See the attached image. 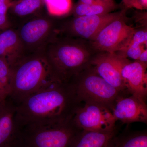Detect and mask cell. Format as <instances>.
Listing matches in <instances>:
<instances>
[{
    "mask_svg": "<svg viewBox=\"0 0 147 147\" xmlns=\"http://www.w3.org/2000/svg\"><path fill=\"white\" fill-rule=\"evenodd\" d=\"M12 147H69L81 131L72 119L18 126Z\"/></svg>",
    "mask_w": 147,
    "mask_h": 147,
    "instance_id": "cell-4",
    "label": "cell"
},
{
    "mask_svg": "<svg viewBox=\"0 0 147 147\" xmlns=\"http://www.w3.org/2000/svg\"><path fill=\"white\" fill-rule=\"evenodd\" d=\"M91 65L101 78L124 96L129 94L115 63L114 54L98 52L92 60Z\"/></svg>",
    "mask_w": 147,
    "mask_h": 147,
    "instance_id": "cell-12",
    "label": "cell"
},
{
    "mask_svg": "<svg viewBox=\"0 0 147 147\" xmlns=\"http://www.w3.org/2000/svg\"><path fill=\"white\" fill-rule=\"evenodd\" d=\"M53 71L61 82H70L91 65L98 52L90 41L57 35L43 50Z\"/></svg>",
    "mask_w": 147,
    "mask_h": 147,
    "instance_id": "cell-2",
    "label": "cell"
},
{
    "mask_svg": "<svg viewBox=\"0 0 147 147\" xmlns=\"http://www.w3.org/2000/svg\"><path fill=\"white\" fill-rule=\"evenodd\" d=\"M44 5V0H15L12 1L8 11L20 18L30 16Z\"/></svg>",
    "mask_w": 147,
    "mask_h": 147,
    "instance_id": "cell-17",
    "label": "cell"
},
{
    "mask_svg": "<svg viewBox=\"0 0 147 147\" xmlns=\"http://www.w3.org/2000/svg\"><path fill=\"white\" fill-rule=\"evenodd\" d=\"M126 15L107 25L90 41L98 52L115 54L123 52L131 42L137 29L127 24Z\"/></svg>",
    "mask_w": 147,
    "mask_h": 147,
    "instance_id": "cell-8",
    "label": "cell"
},
{
    "mask_svg": "<svg viewBox=\"0 0 147 147\" xmlns=\"http://www.w3.org/2000/svg\"><path fill=\"white\" fill-rule=\"evenodd\" d=\"M127 7H133L143 10L147 8V0H130L126 5Z\"/></svg>",
    "mask_w": 147,
    "mask_h": 147,
    "instance_id": "cell-22",
    "label": "cell"
},
{
    "mask_svg": "<svg viewBox=\"0 0 147 147\" xmlns=\"http://www.w3.org/2000/svg\"><path fill=\"white\" fill-rule=\"evenodd\" d=\"M100 1L108 3L111 4H116L114 0H100Z\"/></svg>",
    "mask_w": 147,
    "mask_h": 147,
    "instance_id": "cell-25",
    "label": "cell"
},
{
    "mask_svg": "<svg viewBox=\"0 0 147 147\" xmlns=\"http://www.w3.org/2000/svg\"><path fill=\"white\" fill-rule=\"evenodd\" d=\"M116 147H147L146 130L133 131L118 136Z\"/></svg>",
    "mask_w": 147,
    "mask_h": 147,
    "instance_id": "cell-18",
    "label": "cell"
},
{
    "mask_svg": "<svg viewBox=\"0 0 147 147\" xmlns=\"http://www.w3.org/2000/svg\"><path fill=\"white\" fill-rule=\"evenodd\" d=\"M10 68L8 98L15 105L30 95L61 82L55 75L42 51L25 54Z\"/></svg>",
    "mask_w": 147,
    "mask_h": 147,
    "instance_id": "cell-3",
    "label": "cell"
},
{
    "mask_svg": "<svg viewBox=\"0 0 147 147\" xmlns=\"http://www.w3.org/2000/svg\"><path fill=\"white\" fill-rule=\"evenodd\" d=\"M117 7V4H111L98 0L95 3L87 6L85 16H93L111 13L115 10Z\"/></svg>",
    "mask_w": 147,
    "mask_h": 147,
    "instance_id": "cell-21",
    "label": "cell"
},
{
    "mask_svg": "<svg viewBox=\"0 0 147 147\" xmlns=\"http://www.w3.org/2000/svg\"><path fill=\"white\" fill-rule=\"evenodd\" d=\"M98 1V0H79L78 3L88 5H91L97 2Z\"/></svg>",
    "mask_w": 147,
    "mask_h": 147,
    "instance_id": "cell-24",
    "label": "cell"
},
{
    "mask_svg": "<svg viewBox=\"0 0 147 147\" xmlns=\"http://www.w3.org/2000/svg\"><path fill=\"white\" fill-rule=\"evenodd\" d=\"M147 28L136 30L131 42L123 52L117 53L125 58L138 61L142 51L147 47Z\"/></svg>",
    "mask_w": 147,
    "mask_h": 147,
    "instance_id": "cell-16",
    "label": "cell"
},
{
    "mask_svg": "<svg viewBox=\"0 0 147 147\" xmlns=\"http://www.w3.org/2000/svg\"><path fill=\"white\" fill-rule=\"evenodd\" d=\"M79 103L71 82H56L16 105L17 125L20 126L70 119Z\"/></svg>",
    "mask_w": 147,
    "mask_h": 147,
    "instance_id": "cell-1",
    "label": "cell"
},
{
    "mask_svg": "<svg viewBox=\"0 0 147 147\" xmlns=\"http://www.w3.org/2000/svg\"><path fill=\"white\" fill-rule=\"evenodd\" d=\"M73 84L79 103L93 102L106 106L112 111L121 93L107 83L91 65L81 71L70 82Z\"/></svg>",
    "mask_w": 147,
    "mask_h": 147,
    "instance_id": "cell-5",
    "label": "cell"
},
{
    "mask_svg": "<svg viewBox=\"0 0 147 147\" xmlns=\"http://www.w3.org/2000/svg\"><path fill=\"white\" fill-rule=\"evenodd\" d=\"M71 119L81 130L108 131L116 128L117 121L111 110L95 102H80Z\"/></svg>",
    "mask_w": 147,
    "mask_h": 147,
    "instance_id": "cell-9",
    "label": "cell"
},
{
    "mask_svg": "<svg viewBox=\"0 0 147 147\" xmlns=\"http://www.w3.org/2000/svg\"><path fill=\"white\" fill-rule=\"evenodd\" d=\"M146 100L131 95L121 96L116 101L112 110L117 121L125 123H147V106Z\"/></svg>",
    "mask_w": 147,
    "mask_h": 147,
    "instance_id": "cell-11",
    "label": "cell"
},
{
    "mask_svg": "<svg viewBox=\"0 0 147 147\" xmlns=\"http://www.w3.org/2000/svg\"><path fill=\"white\" fill-rule=\"evenodd\" d=\"M114 54L117 67L129 94L146 100L147 96V64L132 62L118 54Z\"/></svg>",
    "mask_w": 147,
    "mask_h": 147,
    "instance_id": "cell-10",
    "label": "cell"
},
{
    "mask_svg": "<svg viewBox=\"0 0 147 147\" xmlns=\"http://www.w3.org/2000/svg\"><path fill=\"white\" fill-rule=\"evenodd\" d=\"M138 61L147 64V49H146L142 51L139 56Z\"/></svg>",
    "mask_w": 147,
    "mask_h": 147,
    "instance_id": "cell-23",
    "label": "cell"
},
{
    "mask_svg": "<svg viewBox=\"0 0 147 147\" xmlns=\"http://www.w3.org/2000/svg\"><path fill=\"white\" fill-rule=\"evenodd\" d=\"M117 137V128L108 131L82 130L69 147H116Z\"/></svg>",
    "mask_w": 147,
    "mask_h": 147,
    "instance_id": "cell-13",
    "label": "cell"
},
{
    "mask_svg": "<svg viewBox=\"0 0 147 147\" xmlns=\"http://www.w3.org/2000/svg\"><path fill=\"white\" fill-rule=\"evenodd\" d=\"M129 1H130V0H123V2L124 3L125 5H126L128 3V2Z\"/></svg>",
    "mask_w": 147,
    "mask_h": 147,
    "instance_id": "cell-26",
    "label": "cell"
},
{
    "mask_svg": "<svg viewBox=\"0 0 147 147\" xmlns=\"http://www.w3.org/2000/svg\"><path fill=\"white\" fill-rule=\"evenodd\" d=\"M3 147H12L11 146H4Z\"/></svg>",
    "mask_w": 147,
    "mask_h": 147,
    "instance_id": "cell-27",
    "label": "cell"
},
{
    "mask_svg": "<svg viewBox=\"0 0 147 147\" xmlns=\"http://www.w3.org/2000/svg\"><path fill=\"white\" fill-rule=\"evenodd\" d=\"M16 105L7 98L0 103V147L9 146L18 131Z\"/></svg>",
    "mask_w": 147,
    "mask_h": 147,
    "instance_id": "cell-14",
    "label": "cell"
},
{
    "mask_svg": "<svg viewBox=\"0 0 147 147\" xmlns=\"http://www.w3.org/2000/svg\"><path fill=\"white\" fill-rule=\"evenodd\" d=\"M47 13L53 17H62L71 12L72 0H44Z\"/></svg>",
    "mask_w": 147,
    "mask_h": 147,
    "instance_id": "cell-19",
    "label": "cell"
},
{
    "mask_svg": "<svg viewBox=\"0 0 147 147\" xmlns=\"http://www.w3.org/2000/svg\"><path fill=\"white\" fill-rule=\"evenodd\" d=\"M10 90V66L5 59L0 58V103L8 98Z\"/></svg>",
    "mask_w": 147,
    "mask_h": 147,
    "instance_id": "cell-20",
    "label": "cell"
},
{
    "mask_svg": "<svg viewBox=\"0 0 147 147\" xmlns=\"http://www.w3.org/2000/svg\"><path fill=\"white\" fill-rule=\"evenodd\" d=\"M25 55L16 28L11 27L0 32V58L13 65Z\"/></svg>",
    "mask_w": 147,
    "mask_h": 147,
    "instance_id": "cell-15",
    "label": "cell"
},
{
    "mask_svg": "<svg viewBox=\"0 0 147 147\" xmlns=\"http://www.w3.org/2000/svg\"><path fill=\"white\" fill-rule=\"evenodd\" d=\"M126 10L125 8L113 13L58 20V34L91 41L111 22L126 15Z\"/></svg>",
    "mask_w": 147,
    "mask_h": 147,
    "instance_id": "cell-7",
    "label": "cell"
},
{
    "mask_svg": "<svg viewBox=\"0 0 147 147\" xmlns=\"http://www.w3.org/2000/svg\"><path fill=\"white\" fill-rule=\"evenodd\" d=\"M57 17L37 16L18 24L16 29L25 54L43 51L58 35Z\"/></svg>",
    "mask_w": 147,
    "mask_h": 147,
    "instance_id": "cell-6",
    "label": "cell"
}]
</instances>
